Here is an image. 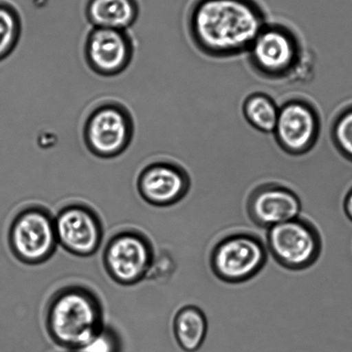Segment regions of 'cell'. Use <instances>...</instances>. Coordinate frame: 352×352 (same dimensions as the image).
Wrapping results in <instances>:
<instances>
[{"mask_svg": "<svg viewBox=\"0 0 352 352\" xmlns=\"http://www.w3.org/2000/svg\"><path fill=\"white\" fill-rule=\"evenodd\" d=\"M267 23L258 0H193L186 16L193 46L219 60L247 54Z\"/></svg>", "mask_w": 352, "mask_h": 352, "instance_id": "obj_1", "label": "cell"}, {"mask_svg": "<svg viewBox=\"0 0 352 352\" xmlns=\"http://www.w3.org/2000/svg\"><path fill=\"white\" fill-rule=\"evenodd\" d=\"M140 12L138 0H86V19L95 28L125 30L134 25Z\"/></svg>", "mask_w": 352, "mask_h": 352, "instance_id": "obj_14", "label": "cell"}, {"mask_svg": "<svg viewBox=\"0 0 352 352\" xmlns=\"http://www.w3.org/2000/svg\"><path fill=\"white\" fill-rule=\"evenodd\" d=\"M120 340L116 333L105 326L84 346L76 352H119Z\"/></svg>", "mask_w": 352, "mask_h": 352, "instance_id": "obj_19", "label": "cell"}, {"mask_svg": "<svg viewBox=\"0 0 352 352\" xmlns=\"http://www.w3.org/2000/svg\"><path fill=\"white\" fill-rule=\"evenodd\" d=\"M241 110L245 120L255 130L265 134L274 133L279 106L267 93H251L244 99Z\"/></svg>", "mask_w": 352, "mask_h": 352, "instance_id": "obj_16", "label": "cell"}, {"mask_svg": "<svg viewBox=\"0 0 352 352\" xmlns=\"http://www.w3.org/2000/svg\"><path fill=\"white\" fill-rule=\"evenodd\" d=\"M22 34V17L19 10L8 2L0 1V61L15 50Z\"/></svg>", "mask_w": 352, "mask_h": 352, "instance_id": "obj_17", "label": "cell"}, {"mask_svg": "<svg viewBox=\"0 0 352 352\" xmlns=\"http://www.w3.org/2000/svg\"><path fill=\"white\" fill-rule=\"evenodd\" d=\"M134 120L129 108L116 100L93 107L82 126L87 149L100 158H115L125 153L134 136Z\"/></svg>", "mask_w": 352, "mask_h": 352, "instance_id": "obj_5", "label": "cell"}, {"mask_svg": "<svg viewBox=\"0 0 352 352\" xmlns=\"http://www.w3.org/2000/svg\"><path fill=\"white\" fill-rule=\"evenodd\" d=\"M7 243L19 263L31 267L46 263L58 247L54 216L43 206L23 207L10 220Z\"/></svg>", "mask_w": 352, "mask_h": 352, "instance_id": "obj_4", "label": "cell"}, {"mask_svg": "<svg viewBox=\"0 0 352 352\" xmlns=\"http://www.w3.org/2000/svg\"><path fill=\"white\" fill-rule=\"evenodd\" d=\"M175 260L170 254L164 251L160 255H155L153 265H151L149 274L146 279L154 281H164L167 278L171 277L173 274Z\"/></svg>", "mask_w": 352, "mask_h": 352, "instance_id": "obj_20", "label": "cell"}, {"mask_svg": "<svg viewBox=\"0 0 352 352\" xmlns=\"http://www.w3.org/2000/svg\"><path fill=\"white\" fill-rule=\"evenodd\" d=\"M248 215L263 229L298 218L302 203L294 191L278 183H265L254 188L248 196Z\"/></svg>", "mask_w": 352, "mask_h": 352, "instance_id": "obj_13", "label": "cell"}, {"mask_svg": "<svg viewBox=\"0 0 352 352\" xmlns=\"http://www.w3.org/2000/svg\"><path fill=\"white\" fill-rule=\"evenodd\" d=\"M191 178L182 165L168 160L151 162L140 172L137 189L141 198L154 207H170L184 199Z\"/></svg>", "mask_w": 352, "mask_h": 352, "instance_id": "obj_12", "label": "cell"}, {"mask_svg": "<svg viewBox=\"0 0 352 352\" xmlns=\"http://www.w3.org/2000/svg\"><path fill=\"white\" fill-rule=\"evenodd\" d=\"M322 116L316 105L303 96H292L279 106L274 131L276 143L293 157L310 153L318 143Z\"/></svg>", "mask_w": 352, "mask_h": 352, "instance_id": "obj_9", "label": "cell"}, {"mask_svg": "<svg viewBox=\"0 0 352 352\" xmlns=\"http://www.w3.org/2000/svg\"><path fill=\"white\" fill-rule=\"evenodd\" d=\"M316 57L311 50L307 48L305 55L299 62L296 70L293 72L292 77L288 82L296 83V84H305L311 81L315 76Z\"/></svg>", "mask_w": 352, "mask_h": 352, "instance_id": "obj_21", "label": "cell"}, {"mask_svg": "<svg viewBox=\"0 0 352 352\" xmlns=\"http://www.w3.org/2000/svg\"><path fill=\"white\" fill-rule=\"evenodd\" d=\"M58 246L76 257L89 258L102 247L104 229L98 214L82 203H72L54 216Z\"/></svg>", "mask_w": 352, "mask_h": 352, "instance_id": "obj_10", "label": "cell"}, {"mask_svg": "<svg viewBox=\"0 0 352 352\" xmlns=\"http://www.w3.org/2000/svg\"><path fill=\"white\" fill-rule=\"evenodd\" d=\"M307 47L287 24L268 22L248 51V63L258 77L268 81H288L305 55Z\"/></svg>", "mask_w": 352, "mask_h": 352, "instance_id": "obj_3", "label": "cell"}, {"mask_svg": "<svg viewBox=\"0 0 352 352\" xmlns=\"http://www.w3.org/2000/svg\"><path fill=\"white\" fill-rule=\"evenodd\" d=\"M173 331L176 342L183 351H198L205 342L208 331L205 313L195 305L183 307L176 313Z\"/></svg>", "mask_w": 352, "mask_h": 352, "instance_id": "obj_15", "label": "cell"}, {"mask_svg": "<svg viewBox=\"0 0 352 352\" xmlns=\"http://www.w3.org/2000/svg\"><path fill=\"white\" fill-rule=\"evenodd\" d=\"M330 136L338 153L352 163V103L344 106L334 116Z\"/></svg>", "mask_w": 352, "mask_h": 352, "instance_id": "obj_18", "label": "cell"}, {"mask_svg": "<svg viewBox=\"0 0 352 352\" xmlns=\"http://www.w3.org/2000/svg\"><path fill=\"white\" fill-rule=\"evenodd\" d=\"M322 247L318 229L302 217L268 229L267 250L278 265L288 270L311 267L318 260Z\"/></svg>", "mask_w": 352, "mask_h": 352, "instance_id": "obj_8", "label": "cell"}, {"mask_svg": "<svg viewBox=\"0 0 352 352\" xmlns=\"http://www.w3.org/2000/svg\"><path fill=\"white\" fill-rule=\"evenodd\" d=\"M134 41L129 30L95 28L86 37L84 55L95 74L115 77L129 68L134 56Z\"/></svg>", "mask_w": 352, "mask_h": 352, "instance_id": "obj_11", "label": "cell"}, {"mask_svg": "<svg viewBox=\"0 0 352 352\" xmlns=\"http://www.w3.org/2000/svg\"><path fill=\"white\" fill-rule=\"evenodd\" d=\"M267 251L260 238L254 234H230L213 247L210 267L221 281L241 284L260 273L267 264Z\"/></svg>", "mask_w": 352, "mask_h": 352, "instance_id": "obj_7", "label": "cell"}, {"mask_svg": "<svg viewBox=\"0 0 352 352\" xmlns=\"http://www.w3.org/2000/svg\"><path fill=\"white\" fill-rule=\"evenodd\" d=\"M155 255L153 245L146 234L136 229L122 230L107 242L103 267L116 284L133 286L146 280Z\"/></svg>", "mask_w": 352, "mask_h": 352, "instance_id": "obj_6", "label": "cell"}, {"mask_svg": "<svg viewBox=\"0 0 352 352\" xmlns=\"http://www.w3.org/2000/svg\"><path fill=\"white\" fill-rule=\"evenodd\" d=\"M45 323L55 344L76 352L105 327L104 309L92 289L80 284L67 285L52 296Z\"/></svg>", "mask_w": 352, "mask_h": 352, "instance_id": "obj_2", "label": "cell"}, {"mask_svg": "<svg viewBox=\"0 0 352 352\" xmlns=\"http://www.w3.org/2000/svg\"><path fill=\"white\" fill-rule=\"evenodd\" d=\"M343 209L347 218L352 222V186L344 196Z\"/></svg>", "mask_w": 352, "mask_h": 352, "instance_id": "obj_22", "label": "cell"}]
</instances>
